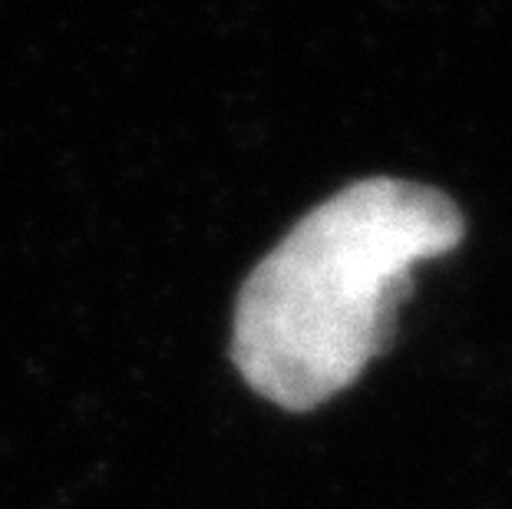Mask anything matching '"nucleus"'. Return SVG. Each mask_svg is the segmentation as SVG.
I'll list each match as a JSON object with an SVG mask.
<instances>
[{
  "label": "nucleus",
  "instance_id": "obj_1",
  "mask_svg": "<svg viewBox=\"0 0 512 509\" xmlns=\"http://www.w3.org/2000/svg\"><path fill=\"white\" fill-rule=\"evenodd\" d=\"M463 212L410 179L351 182L255 265L232 324V361L252 391L314 410L347 391L394 338L413 268L463 242Z\"/></svg>",
  "mask_w": 512,
  "mask_h": 509
}]
</instances>
